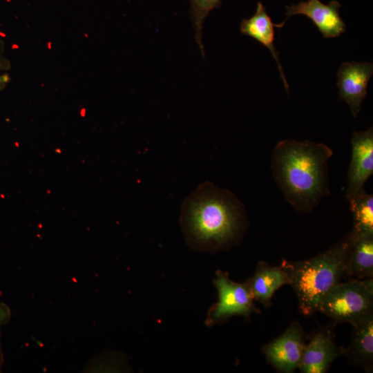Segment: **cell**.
<instances>
[{
    "label": "cell",
    "instance_id": "obj_7",
    "mask_svg": "<svg viewBox=\"0 0 373 373\" xmlns=\"http://www.w3.org/2000/svg\"><path fill=\"white\" fill-rule=\"evenodd\" d=\"M345 348L334 341L333 327H319L307 341L298 368L303 373L327 372Z\"/></svg>",
    "mask_w": 373,
    "mask_h": 373
},
{
    "label": "cell",
    "instance_id": "obj_2",
    "mask_svg": "<svg viewBox=\"0 0 373 373\" xmlns=\"http://www.w3.org/2000/svg\"><path fill=\"white\" fill-rule=\"evenodd\" d=\"M332 150L325 144L287 139L279 141L271 156L273 178L296 210L309 213L330 195L328 161Z\"/></svg>",
    "mask_w": 373,
    "mask_h": 373
},
{
    "label": "cell",
    "instance_id": "obj_15",
    "mask_svg": "<svg viewBox=\"0 0 373 373\" xmlns=\"http://www.w3.org/2000/svg\"><path fill=\"white\" fill-rule=\"evenodd\" d=\"M353 216V229L358 233H373V195L361 191L348 200Z\"/></svg>",
    "mask_w": 373,
    "mask_h": 373
},
{
    "label": "cell",
    "instance_id": "obj_10",
    "mask_svg": "<svg viewBox=\"0 0 373 373\" xmlns=\"http://www.w3.org/2000/svg\"><path fill=\"white\" fill-rule=\"evenodd\" d=\"M373 74L371 62H345L337 73V86L340 99L349 105L356 117L367 95V87Z\"/></svg>",
    "mask_w": 373,
    "mask_h": 373
},
{
    "label": "cell",
    "instance_id": "obj_11",
    "mask_svg": "<svg viewBox=\"0 0 373 373\" xmlns=\"http://www.w3.org/2000/svg\"><path fill=\"white\" fill-rule=\"evenodd\" d=\"M346 238L345 277L373 278V233L352 231Z\"/></svg>",
    "mask_w": 373,
    "mask_h": 373
},
{
    "label": "cell",
    "instance_id": "obj_12",
    "mask_svg": "<svg viewBox=\"0 0 373 373\" xmlns=\"http://www.w3.org/2000/svg\"><path fill=\"white\" fill-rule=\"evenodd\" d=\"M351 338L345 355L352 365L365 372L373 370V312L351 323Z\"/></svg>",
    "mask_w": 373,
    "mask_h": 373
},
{
    "label": "cell",
    "instance_id": "obj_14",
    "mask_svg": "<svg viewBox=\"0 0 373 373\" xmlns=\"http://www.w3.org/2000/svg\"><path fill=\"white\" fill-rule=\"evenodd\" d=\"M254 300L269 307L274 293L285 285H289V278L279 266H271L265 261H260L253 276L247 280Z\"/></svg>",
    "mask_w": 373,
    "mask_h": 373
},
{
    "label": "cell",
    "instance_id": "obj_17",
    "mask_svg": "<svg viewBox=\"0 0 373 373\" xmlns=\"http://www.w3.org/2000/svg\"><path fill=\"white\" fill-rule=\"evenodd\" d=\"M11 318V310L8 305L0 303V328L7 324Z\"/></svg>",
    "mask_w": 373,
    "mask_h": 373
},
{
    "label": "cell",
    "instance_id": "obj_18",
    "mask_svg": "<svg viewBox=\"0 0 373 373\" xmlns=\"http://www.w3.org/2000/svg\"><path fill=\"white\" fill-rule=\"evenodd\" d=\"M10 68V62L5 55V44L0 39V72L8 70Z\"/></svg>",
    "mask_w": 373,
    "mask_h": 373
},
{
    "label": "cell",
    "instance_id": "obj_19",
    "mask_svg": "<svg viewBox=\"0 0 373 373\" xmlns=\"http://www.w3.org/2000/svg\"><path fill=\"white\" fill-rule=\"evenodd\" d=\"M10 80V75L7 73H0V91L3 90Z\"/></svg>",
    "mask_w": 373,
    "mask_h": 373
},
{
    "label": "cell",
    "instance_id": "obj_3",
    "mask_svg": "<svg viewBox=\"0 0 373 373\" xmlns=\"http://www.w3.org/2000/svg\"><path fill=\"white\" fill-rule=\"evenodd\" d=\"M346 247L345 237L311 258L282 260L280 266L289 278L303 315L312 316L318 312L323 298L345 277Z\"/></svg>",
    "mask_w": 373,
    "mask_h": 373
},
{
    "label": "cell",
    "instance_id": "obj_6",
    "mask_svg": "<svg viewBox=\"0 0 373 373\" xmlns=\"http://www.w3.org/2000/svg\"><path fill=\"white\" fill-rule=\"evenodd\" d=\"M308 338L300 323L295 321L282 334L265 345L262 352L276 371L291 373L299 365Z\"/></svg>",
    "mask_w": 373,
    "mask_h": 373
},
{
    "label": "cell",
    "instance_id": "obj_8",
    "mask_svg": "<svg viewBox=\"0 0 373 373\" xmlns=\"http://www.w3.org/2000/svg\"><path fill=\"white\" fill-rule=\"evenodd\" d=\"M352 155L347 172L346 198L350 200L364 189L373 173V128L353 132Z\"/></svg>",
    "mask_w": 373,
    "mask_h": 373
},
{
    "label": "cell",
    "instance_id": "obj_16",
    "mask_svg": "<svg viewBox=\"0 0 373 373\" xmlns=\"http://www.w3.org/2000/svg\"><path fill=\"white\" fill-rule=\"evenodd\" d=\"M191 3V18L195 30V41L204 57V45L202 41V30L207 15L214 8L220 7L222 0H189Z\"/></svg>",
    "mask_w": 373,
    "mask_h": 373
},
{
    "label": "cell",
    "instance_id": "obj_13",
    "mask_svg": "<svg viewBox=\"0 0 373 373\" xmlns=\"http://www.w3.org/2000/svg\"><path fill=\"white\" fill-rule=\"evenodd\" d=\"M275 25L268 15L266 8L259 1L257 3L256 10L254 15L242 21L240 30L242 34L254 39L269 50L277 63L280 77L288 92L289 84L279 61V52L276 50L274 45Z\"/></svg>",
    "mask_w": 373,
    "mask_h": 373
},
{
    "label": "cell",
    "instance_id": "obj_9",
    "mask_svg": "<svg viewBox=\"0 0 373 373\" xmlns=\"http://www.w3.org/2000/svg\"><path fill=\"white\" fill-rule=\"evenodd\" d=\"M341 5L336 0L325 4L320 0L300 1L297 5L286 6V17L276 28H282L287 19L296 15H303L312 20L325 38L340 36L345 31L346 25L339 14Z\"/></svg>",
    "mask_w": 373,
    "mask_h": 373
},
{
    "label": "cell",
    "instance_id": "obj_1",
    "mask_svg": "<svg viewBox=\"0 0 373 373\" xmlns=\"http://www.w3.org/2000/svg\"><path fill=\"white\" fill-rule=\"evenodd\" d=\"M180 223L192 247L216 251L237 243L247 220L243 203L233 192L205 181L184 198Z\"/></svg>",
    "mask_w": 373,
    "mask_h": 373
},
{
    "label": "cell",
    "instance_id": "obj_20",
    "mask_svg": "<svg viewBox=\"0 0 373 373\" xmlns=\"http://www.w3.org/2000/svg\"><path fill=\"white\" fill-rule=\"evenodd\" d=\"M3 351H2L1 345V333H0V372L1 370V366L3 365Z\"/></svg>",
    "mask_w": 373,
    "mask_h": 373
},
{
    "label": "cell",
    "instance_id": "obj_4",
    "mask_svg": "<svg viewBox=\"0 0 373 373\" xmlns=\"http://www.w3.org/2000/svg\"><path fill=\"white\" fill-rule=\"evenodd\" d=\"M318 312L336 323H351L373 312V278L340 282L323 298Z\"/></svg>",
    "mask_w": 373,
    "mask_h": 373
},
{
    "label": "cell",
    "instance_id": "obj_5",
    "mask_svg": "<svg viewBox=\"0 0 373 373\" xmlns=\"http://www.w3.org/2000/svg\"><path fill=\"white\" fill-rule=\"evenodd\" d=\"M213 284L218 291V301L208 311L205 324L208 327L221 324L233 316L248 318L252 313H260L256 307L247 281L236 283L222 270L216 272Z\"/></svg>",
    "mask_w": 373,
    "mask_h": 373
}]
</instances>
